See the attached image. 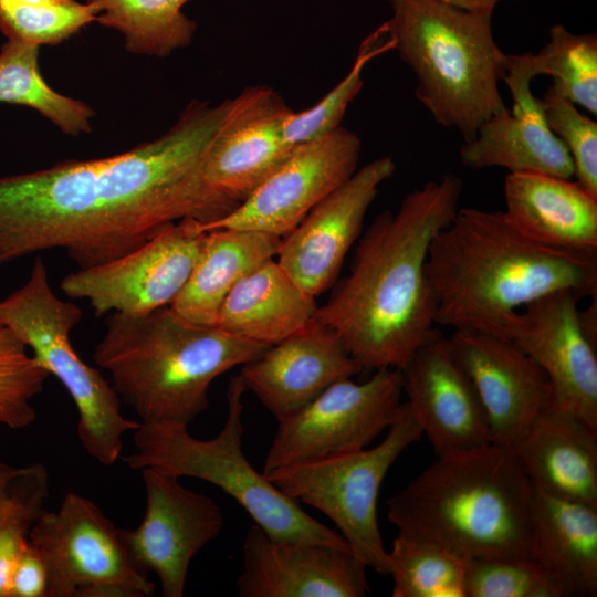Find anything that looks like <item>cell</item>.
<instances>
[{"instance_id": "obj_1", "label": "cell", "mask_w": 597, "mask_h": 597, "mask_svg": "<svg viewBox=\"0 0 597 597\" xmlns=\"http://www.w3.org/2000/svg\"><path fill=\"white\" fill-rule=\"evenodd\" d=\"M239 104L191 101L159 137L105 158L0 177V266L61 249L78 269L130 253L168 227L219 220L239 203L205 178L207 153Z\"/></svg>"}, {"instance_id": "obj_2", "label": "cell", "mask_w": 597, "mask_h": 597, "mask_svg": "<svg viewBox=\"0 0 597 597\" xmlns=\"http://www.w3.org/2000/svg\"><path fill=\"white\" fill-rule=\"evenodd\" d=\"M462 180L446 174L408 192L362 234L349 273L333 285L316 318L341 338L362 369L402 370L440 336L427 275L430 244L458 211Z\"/></svg>"}, {"instance_id": "obj_3", "label": "cell", "mask_w": 597, "mask_h": 597, "mask_svg": "<svg viewBox=\"0 0 597 597\" xmlns=\"http://www.w3.org/2000/svg\"><path fill=\"white\" fill-rule=\"evenodd\" d=\"M427 275L436 324L503 336L512 317L540 297L572 291L597 297V254L538 243L503 211L458 209L433 238Z\"/></svg>"}, {"instance_id": "obj_4", "label": "cell", "mask_w": 597, "mask_h": 597, "mask_svg": "<svg viewBox=\"0 0 597 597\" xmlns=\"http://www.w3.org/2000/svg\"><path fill=\"white\" fill-rule=\"evenodd\" d=\"M534 492L514 450L490 443L437 455L387 501V517L398 534L468 559H535Z\"/></svg>"}, {"instance_id": "obj_5", "label": "cell", "mask_w": 597, "mask_h": 597, "mask_svg": "<svg viewBox=\"0 0 597 597\" xmlns=\"http://www.w3.org/2000/svg\"><path fill=\"white\" fill-rule=\"evenodd\" d=\"M270 346L193 324L168 305L147 314L112 312L93 360L142 423L188 427L208 408L217 377Z\"/></svg>"}, {"instance_id": "obj_6", "label": "cell", "mask_w": 597, "mask_h": 597, "mask_svg": "<svg viewBox=\"0 0 597 597\" xmlns=\"http://www.w3.org/2000/svg\"><path fill=\"white\" fill-rule=\"evenodd\" d=\"M388 2L391 17L381 27L416 76V97L439 125L472 139L484 122L507 108L499 86L507 54L493 36L492 13L440 0Z\"/></svg>"}, {"instance_id": "obj_7", "label": "cell", "mask_w": 597, "mask_h": 597, "mask_svg": "<svg viewBox=\"0 0 597 597\" xmlns=\"http://www.w3.org/2000/svg\"><path fill=\"white\" fill-rule=\"evenodd\" d=\"M241 378L230 379L227 418L211 439L191 436L186 426L142 423L134 431L135 451L125 458L133 470L145 468L207 481L233 498L270 537L348 548L341 533L308 515L298 502L259 473L242 451Z\"/></svg>"}, {"instance_id": "obj_8", "label": "cell", "mask_w": 597, "mask_h": 597, "mask_svg": "<svg viewBox=\"0 0 597 597\" xmlns=\"http://www.w3.org/2000/svg\"><path fill=\"white\" fill-rule=\"evenodd\" d=\"M82 310L53 292L43 259L34 258L25 283L0 302V324L12 329L36 362L63 385L78 413L77 437L86 453L109 467L119 458L123 438L140 422L124 417L109 380L87 365L70 341Z\"/></svg>"}, {"instance_id": "obj_9", "label": "cell", "mask_w": 597, "mask_h": 597, "mask_svg": "<svg viewBox=\"0 0 597 597\" xmlns=\"http://www.w3.org/2000/svg\"><path fill=\"white\" fill-rule=\"evenodd\" d=\"M421 436V428L406 401L377 446L263 474L285 495L325 514L339 530L352 553L367 567L387 576L388 551L378 526L377 500L390 467Z\"/></svg>"}, {"instance_id": "obj_10", "label": "cell", "mask_w": 597, "mask_h": 597, "mask_svg": "<svg viewBox=\"0 0 597 597\" xmlns=\"http://www.w3.org/2000/svg\"><path fill=\"white\" fill-rule=\"evenodd\" d=\"M30 543L48 570L46 597H149L154 584L124 546L119 528L87 498L64 495L55 511H43Z\"/></svg>"}, {"instance_id": "obj_11", "label": "cell", "mask_w": 597, "mask_h": 597, "mask_svg": "<svg viewBox=\"0 0 597 597\" xmlns=\"http://www.w3.org/2000/svg\"><path fill=\"white\" fill-rule=\"evenodd\" d=\"M402 373L380 368L366 381L332 384L310 404L279 420L263 472L365 449L390 426L401 405Z\"/></svg>"}, {"instance_id": "obj_12", "label": "cell", "mask_w": 597, "mask_h": 597, "mask_svg": "<svg viewBox=\"0 0 597 597\" xmlns=\"http://www.w3.org/2000/svg\"><path fill=\"white\" fill-rule=\"evenodd\" d=\"M198 221L184 219L142 247L107 263L77 269L61 281L71 298L86 300L96 317L112 312L147 314L170 305L187 282L203 245Z\"/></svg>"}, {"instance_id": "obj_13", "label": "cell", "mask_w": 597, "mask_h": 597, "mask_svg": "<svg viewBox=\"0 0 597 597\" xmlns=\"http://www.w3.org/2000/svg\"><path fill=\"white\" fill-rule=\"evenodd\" d=\"M362 140L342 125L295 145L290 157L226 217L197 223L199 232L253 230L284 237L357 170Z\"/></svg>"}, {"instance_id": "obj_14", "label": "cell", "mask_w": 597, "mask_h": 597, "mask_svg": "<svg viewBox=\"0 0 597 597\" xmlns=\"http://www.w3.org/2000/svg\"><path fill=\"white\" fill-rule=\"evenodd\" d=\"M140 472L144 517L134 530L119 528L121 540L140 570L157 575L164 597H182L192 558L222 531V511L175 475L151 468Z\"/></svg>"}, {"instance_id": "obj_15", "label": "cell", "mask_w": 597, "mask_h": 597, "mask_svg": "<svg viewBox=\"0 0 597 597\" xmlns=\"http://www.w3.org/2000/svg\"><path fill=\"white\" fill-rule=\"evenodd\" d=\"M572 291H558L525 305L503 336L524 350L547 375L551 406L597 430V337L585 327Z\"/></svg>"}, {"instance_id": "obj_16", "label": "cell", "mask_w": 597, "mask_h": 597, "mask_svg": "<svg viewBox=\"0 0 597 597\" xmlns=\"http://www.w3.org/2000/svg\"><path fill=\"white\" fill-rule=\"evenodd\" d=\"M395 170L390 156L367 163L282 237L276 262L305 292L317 297L333 287L379 187Z\"/></svg>"}, {"instance_id": "obj_17", "label": "cell", "mask_w": 597, "mask_h": 597, "mask_svg": "<svg viewBox=\"0 0 597 597\" xmlns=\"http://www.w3.org/2000/svg\"><path fill=\"white\" fill-rule=\"evenodd\" d=\"M448 343L480 399L491 443L512 449L531 421L552 404L547 375L501 335L454 328Z\"/></svg>"}, {"instance_id": "obj_18", "label": "cell", "mask_w": 597, "mask_h": 597, "mask_svg": "<svg viewBox=\"0 0 597 597\" xmlns=\"http://www.w3.org/2000/svg\"><path fill=\"white\" fill-rule=\"evenodd\" d=\"M241 597H364L367 566L350 549L270 537L253 523L242 546Z\"/></svg>"}, {"instance_id": "obj_19", "label": "cell", "mask_w": 597, "mask_h": 597, "mask_svg": "<svg viewBox=\"0 0 597 597\" xmlns=\"http://www.w3.org/2000/svg\"><path fill=\"white\" fill-rule=\"evenodd\" d=\"M402 391L436 455L491 443L483 407L442 335L420 347L401 370Z\"/></svg>"}, {"instance_id": "obj_20", "label": "cell", "mask_w": 597, "mask_h": 597, "mask_svg": "<svg viewBox=\"0 0 597 597\" xmlns=\"http://www.w3.org/2000/svg\"><path fill=\"white\" fill-rule=\"evenodd\" d=\"M338 335L316 317L242 365L245 390L279 420L296 412L332 384L362 371Z\"/></svg>"}, {"instance_id": "obj_21", "label": "cell", "mask_w": 597, "mask_h": 597, "mask_svg": "<svg viewBox=\"0 0 597 597\" xmlns=\"http://www.w3.org/2000/svg\"><path fill=\"white\" fill-rule=\"evenodd\" d=\"M290 111L272 87H245L239 94L235 112L207 153V181L239 205L247 200L295 147L283 133Z\"/></svg>"}, {"instance_id": "obj_22", "label": "cell", "mask_w": 597, "mask_h": 597, "mask_svg": "<svg viewBox=\"0 0 597 597\" xmlns=\"http://www.w3.org/2000/svg\"><path fill=\"white\" fill-rule=\"evenodd\" d=\"M533 78L520 54H507L503 82L513 100L512 111L506 108L493 115L472 139L463 142L459 154L465 167H502L510 172L574 177L572 158L548 128L541 100L532 93Z\"/></svg>"}, {"instance_id": "obj_23", "label": "cell", "mask_w": 597, "mask_h": 597, "mask_svg": "<svg viewBox=\"0 0 597 597\" xmlns=\"http://www.w3.org/2000/svg\"><path fill=\"white\" fill-rule=\"evenodd\" d=\"M534 489L597 507V430L548 406L512 448Z\"/></svg>"}, {"instance_id": "obj_24", "label": "cell", "mask_w": 597, "mask_h": 597, "mask_svg": "<svg viewBox=\"0 0 597 597\" xmlns=\"http://www.w3.org/2000/svg\"><path fill=\"white\" fill-rule=\"evenodd\" d=\"M506 219L547 247L597 254V197L576 180L510 172L504 179Z\"/></svg>"}, {"instance_id": "obj_25", "label": "cell", "mask_w": 597, "mask_h": 597, "mask_svg": "<svg viewBox=\"0 0 597 597\" xmlns=\"http://www.w3.org/2000/svg\"><path fill=\"white\" fill-rule=\"evenodd\" d=\"M315 298L271 259L230 291L216 326L233 336L273 345L315 318Z\"/></svg>"}, {"instance_id": "obj_26", "label": "cell", "mask_w": 597, "mask_h": 597, "mask_svg": "<svg viewBox=\"0 0 597 597\" xmlns=\"http://www.w3.org/2000/svg\"><path fill=\"white\" fill-rule=\"evenodd\" d=\"M281 237L238 229L206 232L200 255L170 304L185 320L216 326L220 307L237 283L276 256Z\"/></svg>"}, {"instance_id": "obj_27", "label": "cell", "mask_w": 597, "mask_h": 597, "mask_svg": "<svg viewBox=\"0 0 597 597\" xmlns=\"http://www.w3.org/2000/svg\"><path fill=\"white\" fill-rule=\"evenodd\" d=\"M535 559L574 596L597 595V507L535 489L532 505Z\"/></svg>"}, {"instance_id": "obj_28", "label": "cell", "mask_w": 597, "mask_h": 597, "mask_svg": "<svg viewBox=\"0 0 597 597\" xmlns=\"http://www.w3.org/2000/svg\"><path fill=\"white\" fill-rule=\"evenodd\" d=\"M36 44L8 39L0 49V103L31 107L64 134L92 132L94 109L83 101L62 95L43 80Z\"/></svg>"}, {"instance_id": "obj_29", "label": "cell", "mask_w": 597, "mask_h": 597, "mask_svg": "<svg viewBox=\"0 0 597 597\" xmlns=\"http://www.w3.org/2000/svg\"><path fill=\"white\" fill-rule=\"evenodd\" d=\"M189 0H87L96 11V22L124 35L126 51L167 57L188 46L197 23L182 7Z\"/></svg>"}, {"instance_id": "obj_30", "label": "cell", "mask_w": 597, "mask_h": 597, "mask_svg": "<svg viewBox=\"0 0 597 597\" xmlns=\"http://www.w3.org/2000/svg\"><path fill=\"white\" fill-rule=\"evenodd\" d=\"M468 558L398 534L388 552L392 597H465Z\"/></svg>"}, {"instance_id": "obj_31", "label": "cell", "mask_w": 597, "mask_h": 597, "mask_svg": "<svg viewBox=\"0 0 597 597\" xmlns=\"http://www.w3.org/2000/svg\"><path fill=\"white\" fill-rule=\"evenodd\" d=\"M548 41L538 53L521 56L534 77L548 75L564 96L597 115V35L575 34L562 24L548 31Z\"/></svg>"}, {"instance_id": "obj_32", "label": "cell", "mask_w": 597, "mask_h": 597, "mask_svg": "<svg viewBox=\"0 0 597 597\" xmlns=\"http://www.w3.org/2000/svg\"><path fill=\"white\" fill-rule=\"evenodd\" d=\"M50 478L42 463L20 467L0 502V597H7L11 570L44 511Z\"/></svg>"}, {"instance_id": "obj_33", "label": "cell", "mask_w": 597, "mask_h": 597, "mask_svg": "<svg viewBox=\"0 0 597 597\" xmlns=\"http://www.w3.org/2000/svg\"><path fill=\"white\" fill-rule=\"evenodd\" d=\"M465 597H573L567 585L534 558L468 561Z\"/></svg>"}, {"instance_id": "obj_34", "label": "cell", "mask_w": 597, "mask_h": 597, "mask_svg": "<svg viewBox=\"0 0 597 597\" xmlns=\"http://www.w3.org/2000/svg\"><path fill=\"white\" fill-rule=\"evenodd\" d=\"M390 50L392 43L386 38L380 25L360 42L354 63L341 82L312 107L289 112L283 124L286 140L292 145L302 144L341 126L348 105L363 87L365 66L374 57Z\"/></svg>"}, {"instance_id": "obj_35", "label": "cell", "mask_w": 597, "mask_h": 597, "mask_svg": "<svg viewBox=\"0 0 597 597\" xmlns=\"http://www.w3.org/2000/svg\"><path fill=\"white\" fill-rule=\"evenodd\" d=\"M28 349L12 329L0 324V425L13 430L34 422L36 411L31 399L50 377Z\"/></svg>"}, {"instance_id": "obj_36", "label": "cell", "mask_w": 597, "mask_h": 597, "mask_svg": "<svg viewBox=\"0 0 597 597\" xmlns=\"http://www.w3.org/2000/svg\"><path fill=\"white\" fill-rule=\"evenodd\" d=\"M90 3L59 0L39 6L0 4V31L8 38L36 45H55L96 20Z\"/></svg>"}, {"instance_id": "obj_37", "label": "cell", "mask_w": 597, "mask_h": 597, "mask_svg": "<svg viewBox=\"0 0 597 597\" xmlns=\"http://www.w3.org/2000/svg\"><path fill=\"white\" fill-rule=\"evenodd\" d=\"M545 122L567 149L574 177L597 197V123L551 85L541 98Z\"/></svg>"}, {"instance_id": "obj_38", "label": "cell", "mask_w": 597, "mask_h": 597, "mask_svg": "<svg viewBox=\"0 0 597 597\" xmlns=\"http://www.w3.org/2000/svg\"><path fill=\"white\" fill-rule=\"evenodd\" d=\"M46 566L29 540L11 570L7 597H46Z\"/></svg>"}, {"instance_id": "obj_39", "label": "cell", "mask_w": 597, "mask_h": 597, "mask_svg": "<svg viewBox=\"0 0 597 597\" xmlns=\"http://www.w3.org/2000/svg\"><path fill=\"white\" fill-rule=\"evenodd\" d=\"M440 1L464 9V10L493 13L495 7L502 0H440Z\"/></svg>"}, {"instance_id": "obj_40", "label": "cell", "mask_w": 597, "mask_h": 597, "mask_svg": "<svg viewBox=\"0 0 597 597\" xmlns=\"http://www.w3.org/2000/svg\"><path fill=\"white\" fill-rule=\"evenodd\" d=\"M20 467H12L3 461H0V502L7 494V491L19 472Z\"/></svg>"}, {"instance_id": "obj_41", "label": "cell", "mask_w": 597, "mask_h": 597, "mask_svg": "<svg viewBox=\"0 0 597 597\" xmlns=\"http://www.w3.org/2000/svg\"><path fill=\"white\" fill-rule=\"evenodd\" d=\"M59 0H0V4L6 8H12L18 6H39L52 3Z\"/></svg>"}]
</instances>
